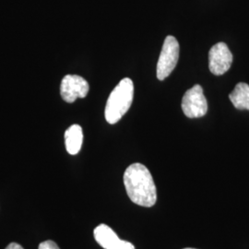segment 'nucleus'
Instances as JSON below:
<instances>
[{"label":"nucleus","instance_id":"1","mask_svg":"<svg viewBox=\"0 0 249 249\" xmlns=\"http://www.w3.org/2000/svg\"><path fill=\"white\" fill-rule=\"evenodd\" d=\"M126 193L135 204L150 208L156 203L157 190L151 172L142 163L129 165L124 174Z\"/></svg>","mask_w":249,"mask_h":249},{"label":"nucleus","instance_id":"2","mask_svg":"<svg viewBox=\"0 0 249 249\" xmlns=\"http://www.w3.org/2000/svg\"><path fill=\"white\" fill-rule=\"evenodd\" d=\"M133 97V81L124 78L112 90L107 100L105 116L109 124H116L122 118L131 107Z\"/></svg>","mask_w":249,"mask_h":249},{"label":"nucleus","instance_id":"3","mask_svg":"<svg viewBox=\"0 0 249 249\" xmlns=\"http://www.w3.org/2000/svg\"><path fill=\"white\" fill-rule=\"evenodd\" d=\"M179 58V44L174 36H167L161 48L157 64V78L166 79L175 70Z\"/></svg>","mask_w":249,"mask_h":249},{"label":"nucleus","instance_id":"4","mask_svg":"<svg viewBox=\"0 0 249 249\" xmlns=\"http://www.w3.org/2000/svg\"><path fill=\"white\" fill-rule=\"evenodd\" d=\"M182 110L188 118H198L208 112V103L200 85L188 89L182 99Z\"/></svg>","mask_w":249,"mask_h":249},{"label":"nucleus","instance_id":"5","mask_svg":"<svg viewBox=\"0 0 249 249\" xmlns=\"http://www.w3.org/2000/svg\"><path fill=\"white\" fill-rule=\"evenodd\" d=\"M88 81L78 75H67L60 85V94L67 103H74L78 98H85L89 92Z\"/></svg>","mask_w":249,"mask_h":249},{"label":"nucleus","instance_id":"6","mask_svg":"<svg viewBox=\"0 0 249 249\" xmlns=\"http://www.w3.org/2000/svg\"><path fill=\"white\" fill-rule=\"evenodd\" d=\"M232 63V54L224 43H218L212 47L209 53V67L211 72L221 76L228 71Z\"/></svg>","mask_w":249,"mask_h":249},{"label":"nucleus","instance_id":"7","mask_svg":"<svg viewBox=\"0 0 249 249\" xmlns=\"http://www.w3.org/2000/svg\"><path fill=\"white\" fill-rule=\"evenodd\" d=\"M94 238L105 249H135L128 241L121 240L115 231L107 224H100L93 231Z\"/></svg>","mask_w":249,"mask_h":249},{"label":"nucleus","instance_id":"8","mask_svg":"<svg viewBox=\"0 0 249 249\" xmlns=\"http://www.w3.org/2000/svg\"><path fill=\"white\" fill-rule=\"evenodd\" d=\"M83 142L82 128L79 124H72L65 132L66 149L71 155L77 154L81 149Z\"/></svg>","mask_w":249,"mask_h":249},{"label":"nucleus","instance_id":"9","mask_svg":"<svg viewBox=\"0 0 249 249\" xmlns=\"http://www.w3.org/2000/svg\"><path fill=\"white\" fill-rule=\"evenodd\" d=\"M233 107L238 110H249V85L244 82L236 84L229 94Z\"/></svg>","mask_w":249,"mask_h":249},{"label":"nucleus","instance_id":"10","mask_svg":"<svg viewBox=\"0 0 249 249\" xmlns=\"http://www.w3.org/2000/svg\"><path fill=\"white\" fill-rule=\"evenodd\" d=\"M60 249L58 248V246L53 242V241L47 240L45 242H42L39 245V249Z\"/></svg>","mask_w":249,"mask_h":249},{"label":"nucleus","instance_id":"11","mask_svg":"<svg viewBox=\"0 0 249 249\" xmlns=\"http://www.w3.org/2000/svg\"><path fill=\"white\" fill-rule=\"evenodd\" d=\"M6 249H23L21 246H19L17 243H11L6 248Z\"/></svg>","mask_w":249,"mask_h":249},{"label":"nucleus","instance_id":"12","mask_svg":"<svg viewBox=\"0 0 249 249\" xmlns=\"http://www.w3.org/2000/svg\"><path fill=\"white\" fill-rule=\"evenodd\" d=\"M190 249V248H187V249Z\"/></svg>","mask_w":249,"mask_h":249}]
</instances>
